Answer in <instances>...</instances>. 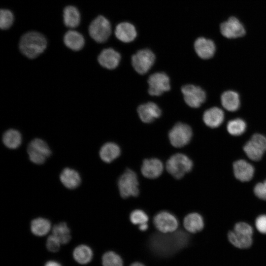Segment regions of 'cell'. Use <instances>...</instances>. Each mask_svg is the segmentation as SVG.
<instances>
[{"label":"cell","mask_w":266,"mask_h":266,"mask_svg":"<svg viewBox=\"0 0 266 266\" xmlns=\"http://www.w3.org/2000/svg\"><path fill=\"white\" fill-rule=\"evenodd\" d=\"M154 234L150 238V245L152 251L160 255H169L186 246L189 236L185 232Z\"/></svg>","instance_id":"6da1fadb"},{"label":"cell","mask_w":266,"mask_h":266,"mask_svg":"<svg viewBox=\"0 0 266 266\" xmlns=\"http://www.w3.org/2000/svg\"><path fill=\"white\" fill-rule=\"evenodd\" d=\"M47 46V40L41 33L30 32L24 34L19 42L21 53L30 59H34L42 53Z\"/></svg>","instance_id":"7a4b0ae2"},{"label":"cell","mask_w":266,"mask_h":266,"mask_svg":"<svg viewBox=\"0 0 266 266\" xmlns=\"http://www.w3.org/2000/svg\"><path fill=\"white\" fill-rule=\"evenodd\" d=\"M113 30L114 28L111 21L102 15L95 18L89 27L90 35L99 43L106 42L113 33Z\"/></svg>","instance_id":"3957f363"},{"label":"cell","mask_w":266,"mask_h":266,"mask_svg":"<svg viewBox=\"0 0 266 266\" xmlns=\"http://www.w3.org/2000/svg\"><path fill=\"white\" fill-rule=\"evenodd\" d=\"M193 166L192 161L182 153L173 155L166 163L167 171L177 179L182 178L186 173L189 172Z\"/></svg>","instance_id":"277c9868"},{"label":"cell","mask_w":266,"mask_h":266,"mask_svg":"<svg viewBox=\"0 0 266 266\" xmlns=\"http://www.w3.org/2000/svg\"><path fill=\"white\" fill-rule=\"evenodd\" d=\"M138 185L136 174L130 169L126 170L118 181L119 193L123 198L137 196L139 193Z\"/></svg>","instance_id":"5b68a950"},{"label":"cell","mask_w":266,"mask_h":266,"mask_svg":"<svg viewBox=\"0 0 266 266\" xmlns=\"http://www.w3.org/2000/svg\"><path fill=\"white\" fill-rule=\"evenodd\" d=\"M155 55L148 48L138 49L132 56V64L135 70L140 74L147 73L153 65Z\"/></svg>","instance_id":"8992f818"},{"label":"cell","mask_w":266,"mask_h":266,"mask_svg":"<svg viewBox=\"0 0 266 266\" xmlns=\"http://www.w3.org/2000/svg\"><path fill=\"white\" fill-rule=\"evenodd\" d=\"M27 153L30 160L36 165L43 164L51 154L47 143L40 138H34L28 144Z\"/></svg>","instance_id":"52a82bcc"},{"label":"cell","mask_w":266,"mask_h":266,"mask_svg":"<svg viewBox=\"0 0 266 266\" xmlns=\"http://www.w3.org/2000/svg\"><path fill=\"white\" fill-rule=\"evenodd\" d=\"M243 151L251 160L259 161L266 151V137L263 134L255 133L243 146Z\"/></svg>","instance_id":"ba28073f"},{"label":"cell","mask_w":266,"mask_h":266,"mask_svg":"<svg viewBox=\"0 0 266 266\" xmlns=\"http://www.w3.org/2000/svg\"><path fill=\"white\" fill-rule=\"evenodd\" d=\"M192 134V129L189 125L182 123H178L169 131L168 137L173 146L180 148L190 142Z\"/></svg>","instance_id":"9c48e42d"},{"label":"cell","mask_w":266,"mask_h":266,"mask_svg":"<svg viewBox=\"0 0 266 266\" xmlns=\"http://www.w3.org/2000/svg\"><path fill=\"white\" fill-rule=\"evenodd\" d=\"M113 34L118 41L124 44H129L136 39L138 32L133 23L123 21L118 23L114 27Z\"/></svg>","instance_id":"30bf717a"},{"label":"cell","mask_w":266,"mask_h":266,"mask_svg":"<svg viewBox=\"0 0 266 266\" xmlns=\"http://www.w3.org/2000/svg\"><path fill=\"white\" fill-rule=\"evenodd\" d=\"M153 223L156 229L162 233H173L178 227V221L172 214L162 211L154 217Z\"/></svg>","instance_id":"8fae6325"},{"label":"cell","mask_w":266,"mask_h":266,"mask_svg":"<svg viewBox=\"0 0 266 266\" xmlns=\"http://www.w3.org/2000/svg\"><path fill=\"white\" fill-rule=\"evenodd\" d=\"M168 76L164 72H156L151 74L148 80V93L151 96H158L170 90Z\"/></svg>","instance_id":"7c38bea8"},{"label":"cell","mask_w":266,"mask_h":266,"mask_svg":"<svg viewBox=\"0 0 266 266\" xmlns=\"http://www.w3.org/2000/svg\"><path fill=\"white\" fill-rule=\"evenodd\" d=\"M181 91L185 102L191 107H199L205 101V93L200 87L186 85L182 87Z\"/></svg>","instance_id":"4fadbf2b"},{"label":"cell","mask_w":266,"mask_h":266,"mask_svg":"<svg viewBox=\"0 0 266 266\" xmlns=\"http://www.w3.org/2000/svg\"><path fill=\"white\" fill-rule=\"evenodd\" d=\"M220 30L223 35L229 38L240 37L245 33L243 25L237 19L233 17L223 23L221 25Z\"/></svg>","instance_id":"5bb4252c"},{"label":"cell","mask_w":266,"mask_h":266,"mask_svg":"<svg viewBox=\"0 0 266 266\" xmlns=\"http://www.w3.org/2000/svg\"><path fill=\"white\" fill-rule=\"evenodd\" d=\"M233 172L234 177L241 182L250 181L254 174L253 166L244 160H238L233 163Z\"/></svg>","instance_id":"9a60e30c"},{"label":"cell","mask_w":266,"mask_h":266,"mask_svg":"<svg viewBox=\"0 0 266 266\" xmlns=\"http://www.w3.org/2000/svg\"><path fill=\"white\" fill-rule=\"evenodd\" d=\"M120 54L115 49L108 47L103 49L98 56L99 64L109 69L116 68L121 60Z\"/></svg>","instance_id":"2e32d148"},{"label":"cell","mask_w":266,"mask_h":266,"mask_svg":"<svg viewBox=\"0 0 266 266\" xmlns=\"http://www.w3.org/2000/svg\"><path fill=\"white\" fill-rule=\"evenodd\" d=\"M163 169V163L157 158L145 159L141 167L142 175L149 179L158 178L162 174Z\"/></svg>","instance_id":"e0dca14e"},{"label":"cell","mask_w":266,"mask_h":266,"mask_svg":"<svg viewBox=\"0 0 266 266\" xmlns=\"http://www.w3.org/2000/svg\"><path fill=\"white\" fill-rule=\"evenodd\" d=\"M194 48L198 56L203 59L211 58L215 52V45L213 41L202 36L195 39Z\"/></svg>","instance_id":"ac0fdd59"},{"label":"cell","mask_w":266,"mask_h":266,"mask_svg":"<svg viewBox=\"0 0 266 266\" xmlns=\"http://www.w3.org/2000/svg\"><path fill=\"white\" fill-rule=\"evenodd\" d=\"M137 112L141 120L146 123L152 122L161 114L159 106L153 102H148L139 105Z\"/></svg>","instance_id":"d6986e66"},{"label":"cell","mask_w":266,"mask_h":266,"mask_svg":"<svg viewBox=\"0 0 266 266\" xmlns=\"http://www.w3.org/2000/svg\"><path fill=\"white\" fill-rule=\"evenodd\" d=\"M72 257L74 261L82 266L91 263L94 257L92 248L88 245L81 244L76 246L72 250Z\"/></svg>","instance_id":"ffe728a7"},{"label":"cell","mask_w":266,"mask_h":266,"mask_svg":"<svg viewBox=\"0 0 266 266\" xmlns=\"http://www.w3.org/2000/svg\"><path fill=\"white\" fill-rule=\"evenodd\" d=\"M60 180L66 188L71 190L77 188L81 182L79 173L69 167L63 169L60 175Z\"/></svg>","instance_id":"44dd1931"},{"label":"cell","mask_w":266,"mask_h":266,"mask_svg":"<svg viewBox=\"0 0 266 266\" xmlns=\"http://www.w3.org/2000/svg\"><path fill=\"white\" fill-rule=\"evenodd\" d=\"M224 114L220 108L213 107L206 110L203 115V120L206 126L211 128L218 127L223 123Z\"/></svg>","instance_id":"7402d4cb"},{"label":"cell","mask_w":266,"mask_h":266,"mask_svg":"<svg viewBox=\"0 0 266 266\" xmlns=\"http://www.w3.org/2000/svg\"><path fill=\"white\" fill-rule=\"evenodd\" d=\"M204 221L202 217L196 212H193L186 215L183 220V226L189 233H197L204 228Z\"/></svg>","instance_id":"603a6c76"},{"label":"cell","mask_w":266,"mask_h":266,"mask_svg":"<svg viewBox=\"0 0 266 266\" xmlns=\"http://www.w3.org/2000/svg\"><path fill=\"white\" fill-rule=\"evenodd\" d=\"M121 154L119 146L113 142H107L100 149L99 155L102 161L110 163L117 159Z\"/></svg>","instance_id":"cb8c5ba5"},{"label":"cell","mask_w":266,"mask_h":266,"mask_svg":"<svg viewBox=\"0 0 266 266\" xmlns=\"http://www.w3.org/2000/svg\"><path fill=\"white\" fill-rule=\"evenodd\" d=\"M51 223L47 219L38 217L33 219L30 224L31 233L35 236L42 237L46 235L51 230Z\"/></svg>","instance_id":"d4e9b609"},{"label":"cell","mask_w":266,"mask_h":266,"mask_svg":"<svg viewBox=\"0 0 266 266\" xmlns=\"http://www.w3.org/2000/svg\"><path fill=\"white\" fill-rule=\"evenodd\" d=\"M64 42L66 46L73 51L82 49L85 44L83 35L77 31H68L64 37Z\"/></svg>","instance_id":"484cf974"},{"label":"cell","mask_w":266,"mask_h":266,"mask_svg":"<svg viewBox=\"0 0 266 266\" xmlns=\"http://www.w3.org/2000/svg\"><path fill=\"white\" fill-rule=\"evenodd\" d=\"M228 238L232 245L239 249L248 248L253 243L252 236L237 233L233 230L229 232Z\"/></svg>","instance_id":"4316f807"},{"label":"cell","mask_w":266,"mask_h":266,"mask_svg":"<svg viewBox=\"0 0 266 266\" xmlns=\"http://www.w3.org/2000/svg\"><path fill=\"white\" fill-rule=\"evenodd\" d=\"M221 100L223 107L228 111H236L240 105L239 95L233 91L230 90L224 92L221 96Z\"/></svg>","instance_id":"83f0119b"},{"label":"cell","mask_w":266,"mask_h":266,"mask_svg":"<svg viewBox=\"0 0 266 266\" xmlns=\"http://www.w3.org/2000/svg\"><path fill=\"white\" fill-rule=\"evenodd\" d=\"M52 234L57 238L62 245L68 244L71 239L70 230L67 224L64 222L54 225L52 228Z\"/></svg>","instance_id":"f1b7e54d"},{"label":"cell","mask_w":266,"mask_h":266,"mask_svg":"<svg viewBox=\"0 0 266 266\" xmlns=\"http://www.w3.org/2000/svg\"><path fill=\"white\" fill-rule=\"evenodd\" d=\"M64 22L65 25L70 28L77 27L80 21V13L76 7L69 5L64 9Z\"/></svg>","instance_id":"f546056e"},{"label":"cell","mask_w":266,"mask_h":266,"mask_svg":"<svg viewBox=\"0 0 266 266\" xmlns=\"http://www.w3.org/2000/svg\"><path fill=\"white\" fill-rule=\"evenodd\" d=\"M2 140L4 145L7 148L15 149L20 146L22 142V136L19 131L9 129L3 134Z\"/></svg>","instance_id":"4dcf8cb0"},{"label":"cell","mask_w":266,"mask_h":266,"mask_svg":"<svg viewBox=\"0 0 266 266\" xmlns=\"http://www.w3.org/2000/svg\"><path fill=\"white\" fill-rule=\"evenodd\" d=\"M245 122L239 118L234 119L228 122L227 129L230 134L238 136L243 133L246 130Z\"/></svg>","instance_id":"1f68e13d"},{"label":"cell","mask_w":266,"mask_h":266,"mask_svg":"<svg viewBox=\"0 0 266 266\" xmlns=\"http://www.w3.org/2000/svg\"><path fill=\"white\" fill-rule=\"evenodd\" d=\"M102 266H123L121 257L114 251L105 252L101 257Z\"/></svg>","instance_id":"d6a6232c"},{"label":"cell","mask_w":266,"mask_h":266,"mask_svg":"<svg viewBox=\"0 0 266 266\" xmlns=\"http://www.w3.org/2000/svg\"><path fill=\"white\" fill-rule=\"evenodd\" d=\"M13 15L11 11L8 9H1L0 11V27L2 30L9 28L13 24Z\"/></svg>","instance_id":"836d02e7"},{"label":"cell","mask_w":266,"mask_h":266,"mask_svg":"<svg viewBox=\"0 0 266 266\" xmlns=\"http://www.w3.org/2000/svg\"><path fill=\"white\" fill-rule=\"evenodd\" d=\"M131 222L134 225H140L147 223L149 217L147 214L142 210L135 209L133 211L130 215Z\"/></svg>","instance_id":"e575fe53"},{"label":"cell","mask_w":266,"mask_h":266,"mask_svg":"<svg viewBox=\"0 0 266 266\" xmlns=\"http://www.w3.org/2000/svg\"><path fill=\"white\" fill-rule=\"evenodd\" d=\"M61 245L60 241L53 234L48 236L45 244L47 251L52 253L58 252L61 249Z\"/></svg>","instance_id":"d590c367"},{"label":"cell","mask_w":266,"mask_h":266,"mask_svg":"<svg viewBox=\"0 0 266 266\" xmlns=\"http://www.w3.org/2000/svg\"><path fill=\"white\" fill-rule=\"evenodd\" d=\"M233 231L252 236L253 234V229L251 226L244 222H239L236 223L234 226Z\"/></svg>","instance_id":"8d00e7d4"},{"label":"cell","mask_w":266,"mask_h":266,"mask_svg":"<svg viewBox=\"0 0 266 266\" xmlns=\"http://www.w3.org/2000/svg\"><path fill=\"white\" fill-rule=\"evenodd\" d=\"M255 227L261 233L266 234V214L258 216L255 220Z\"/></svg>","instance_id":"74e56055"},{"label":"cell","mask_w":266,"mask_h":266,"mask_svg":"<svg viewBox=\"0 0 266 266\" xmlns=\"http://www.w3.org/2000/svg\"><path fill=\"white\" fill-rule=\"evenodd\" d=\"M254 193L259 199L266 200V188L263 182H259L255 185Z\"/></svg>","instance_id":"f35d334b"},{"label":"cell","mask_w":266,"mask_h":266,"mask_svg":"<svg viewBox=\"0 0 266 266\" xmlns=\"http://www.w3.org/2000/svg\"><path fill=\"white\" fill-rule=\"evenodd\" d=\"M43 266H63L59 262L56 260H49L46 261Z\"/></svg>","instance_id":"ab89813d"},{"label":"cell","mask_w":266,"mask_h":266,"mask_svg":"<svg viewBox=\"0 0 266 266\" xmlns=\"http://www.w3.org/2000/svg\"><path fill=\"white\" fill-rule=\"evenodd\" d=\"M138 228L141 231H145L147 230V229L148 228V224L145 223V224H143L140 225H139Z\"/></svg>","instance_id":"60d3db41"},{"label":"cell","mask_w":266,"mask_h":266,"mask_svg":"<svg viewBox=\"0 0 266 266\" xmlns=\"http://www.w3.org/2000/svg\"><path fill=\"white\" fill-rule=\"evenodd\" d=\"M130 266H145L139 262H135L133 263Z\"/></svg>","instance_id":"b9f144b4"},{"label":"cell","mask_w":266,"mask_h":266,"mask_svg":"<svg viewBox=\"0 0 266 266\" xmlns=\"http://www.w3.org/2000/svg\"><path fill=\"white\" fill-rule=\"evenodd\" d=\"M264 185H265V186L266 188V179L263 182Z\"/></svg>","instance_id":"7bdbcfd3"}]
</instances>
